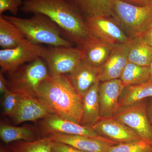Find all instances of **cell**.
I'll return each instance as SVG.
<instances>
[{"instance_id": "6da1fadb", "label": "cell", "mask_w": 152, "mask_h": 152, "mask_svg": "<svg viewBox=\"0 0 152 152\" xmlns=\"http://www.w3.org/2000/svg\"><path fill=\"white\" fill-rule=\"evenodd\" d=\"M20 10L24 13L47 16L60 27L66 39L80 48L94 39L84 18L64 0H24Z\"/></svg>"}, {"instance_id": "7a4b0ae2", "label": "cell", "mask_w": 152, "mask_h": 152, "mask_svg": "<svg viewBox=\"0 0 152 152\" xmlns=\"http://www.w3.org/2000/svg\"><path fill=\"white\" fill-rule=\"evenodd\" d=\"M36 98L65 119L81 124L83 97L75 88L66 75L49 76L38 88Z\"/></svg>"}, {"instance_id": "3957f363", "label": "cell", "mask_w": 152, "mask_h": 152, "mask_svg": "<svg viewBox=\"0 0 152 152\" xmlns=\"http://www.w3.org/2000/svg\"><path fill=\"white\" fill-rule=\"evenodd\" d=\"M18 28L26 39L36 45L50 46H73L58 25L48 17L41 14H33L29 18L3 16Z\"/></svg>"}, {"instance_id": "277c9868", "label": "cell", "mask_w": 152, "mask_h": 152, "mask_svg": "<svg viewBox=\"0 0 152 152\" xmlns=\"http://www.w3.org/2000/svg\"><path fill=\"white\" fill-rule=\"evenodd\" d=\"M113 18L130 39L140 37L152 21V4L135 5L112 0Z\"/></svg>"}, {"instance_id": "5b68a950", "label": "cell", "mask_w": 152, "mask_h": 152, "mask_svg": "<svg viewBox=\"0 0 152 152\" xmlns=\"http://www.w3.org/2000/svg\"><path fill=\"white\" fill-rule=\"evenodd\" d=\"M9 75L7 80L10 91L34 98L40 85L50 75L46 64L41 58L21 66Z\"/></svg>"}, {"instance_id": "8992f818", "label": "cell", "mask_w": 152, "mask_h": 152, "mask_svg": "<svg viewBox=\"0 0 152 152\" xmlns=\"http://www.w3.org/2000/svg\"><path fill=\"white\" fill-rule=\"evenodd\" d=\"M83 50L73 46L45 47L42 59L46 64L50 76L71 73L83 61Z\"/></svg>"}, {"instance_id": "52a82bcc", "label": "cell", "mask_w": 152, "mask_h": 152, "mask_svg": "<svg viewBox=\"0 0 152 152\" xmlns=\"http://www.w3.org/2000/svg\"><path fill=\"white\" fill-rule=\"evenodd\" d=\"M113 117L131 128L142 140L152 146V126L147 106L144 102L120 107Z\"/></svg>"}, {"instance_id": "ba28073f", "label": "cell", "mask_w": 152, "mask_h": 152, "mask_svg": "<svg viewBox=\"0 0 152 152\" xmlns=\"http://www.w3.org/2000/svg\"><path fill=\"white\" fill-rule=\"evenodd\" d=\"M45 48L26 39L15 48L1 49L0 50L1 72L12 73L21 66L41 58Z\"/></svg>"}, {"instance_id": "9c48e42d", "label": "cell", "mask_w": 152, "mask_h": 152, "mask_svg": "<svg viewBox=\"0 0 152 152\" xmlns=\"http://www.w3.org/2000/svg\"><path fill=\"white\" fill-rule=\"evenodd\" d=\"M85 20L90 34L96 39L113 45L127 43L130 39L113 17L102 16Z\"/></svg>"}, {"instance_id": "30bf717a", "label": "cell", "mask_w": 152, "mask_h": 152, "mask_svg": "<svg viewBox=\"0 0 152 152\" xmlns=\"http://www.w3.org/2000/svg\"><path fill=\"white\" fill-rule=\"evenodd\" d=\"M41 125L44 132L48 135L53 134L79 135L103 140H110L98 134L92 127L83 126L63 118L55 113L49 114L42 119Z\"/></svg>"}, {"instance_id": "8fae6325", "label": "cell", "mask_w": 152, "mask_h": 152, "mask_svg": "<svg viewBox=\"0 0 152 152\" xmlns=\"http://www.w3.org/2000/svg\"><path fill=\"white\" fill-rule=\"evenodd\" d=\"M92 127L100 136L118 144L142 140L134 131L113 117H101Z\"/></svg>"}, {"instance_id": "7c38bea8", "label": "cell", "mask_w": 152, "mask_h": 152, "mask_svg": "<svg viewBox=\"0 0 152 152\" xmlns=\"http://www.w3.org/2000/svg\"><path fill=\"white\" fill-rule=\"evenodd\" d=\"M54 113L51 109L37 98L21 95L20 98L12 118L15 124L25 122H35L49 114Z\"/></svg>"}, {"instance_id": "4fadbf2b", "label": "cell", "mask_w": 152, "mask_h": 152, "mask_svg": "<svg viewBox=\"0 0 152 152\" xmlns=\"http://www.w3.org/2000/svg\"><path fill=\"white\" fill-rule=\"evenodd\" d=\"M125 88L121 79L100 82L99 90L101 117H113L120 108L119 101Z\"/></svg>"}, {"instance_id": "5bb4252c", "label": "cell", "mask_w": 152, "mask_h": 152, "mask_svg": "<svg viewBox=\"0 0 152 152\" xmlns=\"http://www.w3.org/2000/svg\"><path fill=\"white\" fill-rule=\"evenodd\" d=\"M49 137L54 142H58L87 152H107L111 146L118 144L112 141H105L79 135L53 134Z\"/></svg>"}, {"instance_id": "9a60e30c", "label": "cell", "mask_w": 152, "mask_h": 152, "mask_svg": "<svg viewBox=\"0 0 152 152\" xmlns=\"http://www.w3.org/2000/svg\"><path fill=\"white\" fill-rule=\"evenodd\" d=\"M126 44L116 45L104 63L99 68L101 82L120 79L129 62Z\"/></svg>"}, {"instance_id": "2e32d148", "label": "cell", "mask_w": 152, "mask_h": 152, "mask_svg": "<svg viewBox=\"0 0 152 152\" xmlns=\"http://www.w3.org/2000/svg\"><path fill=\"white\" fill-rule=\"evenodd\" d=\"M66 75L77 91L82 96L95 83L100 81L99 68L83 61L72 72Z\"/></svg>"}, {"instance_id": "e0dca14e", "label": "cell", "mask_w": 152, "mask_h": 152, "mask_svg": "<svg viewBox=\"0 0 152 152\" xmlns=\"http://www.w3.org/2000/svg\"><path fill=\"white\" fill-rule=\"evenodd\" d=\"M85 19L97 16L113 17L112 0H64Z\"/></svg>"}, {"instance_id": "ac0fdd59", "label": "cell", "mask_w": 152, "mask_h": 152, "mask_svg": "<svg viewBox=\"0 0 152 152\" xmlns=\"http://www.w3.org/2000/svg\"><path fill=\"white\" fill-rule=\"evenodd\" d=\"M100 81L93 85L82 96L83 114L81 124L92 127L101 118L99 102Z\"/></svg>"}, {"instance_id": "d6986e66", "label": "cell", "mask_w": 152, "mask_h": 152, "mask_svg": "<svg viewBox=\"0 0 152 152\" xmlns=\"http://www.w3.org/2000/svg\"><path fill=\"white\" fill-rule=\"evenodd\" d=\"M115 46L94 39L81 48L83 50V61L100 67L108 58Z\"/></svg>"}, {"instance_id": "ffe728a7", "label": "cell", "mask_w": 152, "mask_h": 152, "mask_svg": "<svg viewBox=\"0 0 152 152\" xmlns=\"http://www.w3.org/2000/svg\"><path fill=\"white\" fill-rule=\"evenodd\" d=\"M129 62L149 66L152 61V48L141 37L130 39L127 43Z\"/></svg>"}, {"instance_id": "44dd1931", "label": "cell", "mask_w": 152, "mask_h": 152, "mask_svg": "<svg viewBox=\"0 0 152 152\" xmlns=\"http://www.w3.org/2000/svg\"><path fill=\"white\" fill-rule=\"evenodd\" d=\"M152 97V80L125 87L120 96V108L132 105Z\"/></svg>"}, {"instance_id": "7402d4cb", "label": "cell", "mask_w": 152, "mask_h": 152, "mask_svg": "<svg viewBox=\"0 0 152 152\" xmlns=\"http://www.w3.org/2000/svg\"><path fill=\"white\" fill-rule=\"evenodd\" d=\"M26 39L18 28L0 15V46L2 49L15 48Z\"/></svg>"}, {"instance_id": "603a6c76", "label": "cell", "mask_w": 152, "mask_h": 152, "mask_svg": "<svg viewBox=\"0 0 152 152\" xmlns=\"http://www.w3.org/2000/svg\"><path fill=\"white\" fill-rule=\"evenodd\" d=\"M0 138L7 145L15 142L33 141L38 139L35 132L32 129L6 124H1L0 126Z\"/></svg>"}, {"instance_id": "cb8c5ba5", "label": "cell", "mask_w": 152, "mask_h": 152, "mask_svg": "<svg viewBox=\"0 0 152 152\" xmlns=\"http://www.w3.org/2000/svg\"><path fill=\"white\" fill-rule=\"evenodd\" d=\"M125 87L150 80L149 67L128 62L120 77Z\"/></svg>"}, {"instance_id": "d4e9b609", "label": "cell", "mask_w": 152, "mask_h": 152, "mask_svg": "<svg viewBox=\"0 0 152 152\" xmlns=\"http://www.w3.org/2000/svg\"><path fill=\"white\" fill-rule=\"evenodd\" d=\"M53 142L47 136L33 141L13 142L7 147L12 152H52Z\"/></svg>"}, {"instance_id": "484cf974", "label": "cell", "mask_w": 152, "mask_h": 152, "mask_svg": "<svg viewBox=\"0 0 152 152\" xmlns=\"http://www.w3.org/2000/svg\"><path fill=\"white\" fill-rule=\"evenodd\" d=\"M107 152H152V146L142 140L111 146Z\"/></svg>"}, {"instance_id": "4316f807", "label": "cell", "mask_w": 152, "mask_h": 152, "mask_svg": "<svg viewBox=\"0 0 152 152\" xmlns=\"http://www.w3.org/2000/svg\"><path fill=\"white\" fill-rule=\"evenodd\" d=\"M21 95L10 90L2 95L1 105L5 115L11 117L15 110Z\"/></svg>"}, {"instance_id": "83f0119b", "label": "cell", "mask_w": 152, "mask_h": 152, "mask_svg": "<svg viewBox=\"0 0 152 152\" xmlns=\"http://www.w3.org/2000/svg\"><path fill=\"white\" fill-rule=\"evenodd\" d=\"M23 0H0V15L5 11H9L16 16L23 5Z\"/></svg>"}, {"instance_id": "f1b7e54d", "label": "cell", "mask_w": 152, "mask_h": 152, "mask_svg": "<svg viewBox=\"0 0 152 152\" xmlns=\"http://www.w3.org/2000/svg\"><path fill=\"white\" fill-rule=\"evenodd\" d=\"M52 152H87L77 149L66 144L54 142Z\"/></svg>"}, {"instance_id": "f546056e", "label": "cell", "mask_w": 152, "mask_h": 152, "mask_svg": "<svg viewBox=\"0 0 152 152\" xmlns=\"http://www.w3.org/2000/svg\"><path fill=\"white\" fill-rule=\"evenodd\" d=\"M140 37L152 48V21Z\"/></svg>"}, {"instance_id": "4dcf8cb0", "label": "cell", "mask_w": 152, "mask_h": 152, "mask_svg": "<svg viewBox=\"0 0 152 152\" xmlns=\"http://www.w3.org/2000/svg\"><path fill=\"white\" fill-rule=\"evenodd\" d=\"M7 80L6 78L4 73L0 71V93L3 95L9 91Z\"/></svg>"}, {"instance_id": "1f68e13d", "label": "cell", "mask_w": 152, "mask_h": 152, "mask_svg": "<svg viewBox=\"0 0 152 152\" xmlns=\"http://www.w3.org/2000/svg\"><path fill=\"white\" fill-rule=\"evenodd\" d=\"M135 5L143 6L152 4V0H121Z\"/></svg>"}, {"instance_id": "d6a6232c", "label": "cell", "mask_w": 152, "mask_h": 152, "mask_svg": "<svg viewBox=\"0 0 152 152\" xmlns=\"http://www.w3.org/2000/svg\"><path fill=\"white\" fill-rule=\"evenodd\" d=\"M147 110L150 122L152 126V100L150 102L149 104L147 106Z\"/></svg>"}, {"instance_id": "836d02e7", "label": "cell", "mask_w": 152, "mask_h": 152, "mask_svg": "<svg viewBox=\"0 0 152 152\" xmlns=\"http://www.w3.org/2000/svg\"><path fill=\"white\" fill-rule=\"evenodd\" d=\"M0 152H12L8 147H5L3 145L0 147Z\"/></svg>"}, {"instance_id": "e575fe53", "label": "cell", "mask_w": 152, "mask_h": 152, "mask_svg": "<svg viewBox=\"0 0 152 152\" xmlns=\"http://www.w3.org/2000/svg\"><path fill=\"white\" fill-rule=\"evenodd\" d=\"M150 72V80H152V61L151 63L149 66Z\"/></svg>"}, {"instance_id": "d590c367", "label": "cell", "mask_w": 152, "mask_h": 152, "mask_svg": "<svg viewBox=\"0 0 152 152\" xmlns=\"http://www.w3.org/2000/svg\"></svg>"}]
</instances>
